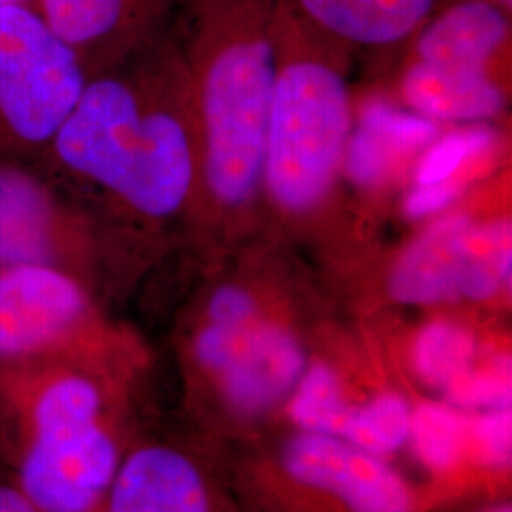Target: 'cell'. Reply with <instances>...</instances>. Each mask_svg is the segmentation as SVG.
<instances>
[{"label": "cell", "mask_w": 512, "mask_h": 512, "mask_svg": "<svg viewBox=\"0 0 512 512\" xmlns=\"http://www.w3.org/2000/svg\"><path fill=\"white\" fill-rule=\"evenodd\" d=\"M461 194L458 181H444L437 184H416L406 200H404V213L410 219H427L437 213L448 209L456 202Z\"/></svg>", "instance_id": "obj_25"}, {"label": "cell", "mask_w": 512, "mask_h": 512, "mask_svg": "<svg viewBox=\"0 0 512 512\" xmlns=\"http://www.w3.org/2000/svg\"><path fill=\"white\" fill-rule=\"evenodd\" d=\"M497 4H501L505 10H509L511 12L512 0H494Z\"/></svg>", "instance_id": "obj_28"}, {"label": "cell", "mask_w": 512, "mask_h": 512, "mask_svg": "<svg viewBox=\"0 0 512 512\" xmlns=\"http://www.w3.org/2000/svg\"><path fill=\"white\" fill-rule=\"evenodd\" d=\"M351 404L338 374L325 363L308 366L291 393L289 414L304 433L338 437Z\"/></svg>", "instance_id": "obj_20"}, {"label": "cell", "mask_w": 512, "mask_h": 512, "mask_svg": "<svg viewBox=\"0 0 512 512\" xmlns=\"http://www.w3.org/2000/svg\"><path fill=\"white\" fill-rule=\"evenodd\" d=\"M444 403L465 414H480L511 408V370L509 363L476 368L473 366L444 391Z\"/></svg>", "instance_id": "obj_22"}, {"label": "cell", "mask_w": 512, "mask_h": 512, "mask_svg": "<svg viewBox=\"0 0 512 512\" xmlns=\"http://www.w3.org/2000/svg\"><path fill=\"white\" fill-rule=\"evenodd\" d=\"M158 0H33L38 14L65 40L90 76L114 48L135 37Z\"/></svg>", "instance_id": "obj_15"}, {"label": "cell", "mask_w": 512, "mask_h": 512, "mask_svg": "<svg viewBox=\"0 0 512 512\" xmlns=\"http://www.w3.org/2000/svg\"><path fill=\"white\" fill-rule=\"evenodd\" d=\"M294 480L336 495L351 512H412L414 497L384 458L344 439L300 433L283 450Z\"/></svg>", "instance_id": "obj_9"}, {"label": "cell", "mask_w": 512, "mask_h": 512, "mask_svg": "<svg viewBox=\"0 0 512 512\" xmlns=\"http://www.w3.org/2000/svg\"><path fill=\"white\" fill-rule=\"evenodd\" d=\"M511 408L469 414V452L488 467H509L511 463Z\"/></svg>", "instance_id": "obj_23"}, {"label": "cell", "mask_w": 512, "mask_h": 512, "mask_svg": "<svg viewBox=\"0 0 512 512\" xmlns=\"http://www.w3.org/2000/svg\"><path fill=\"white\" fill-rule=\"evenodd\" d=\"M439 137V124L414 110H401L384 99H370L351 128L342 167L351 183L378 188L406 158L420 154Z\"/></svg>", "instance_id": "obj_13"}, {"label": "cell", "mask_w": 512, "mask_h": 512, "mask_svg": "<svg viewBox=\"0 0 512 512\" xmlns=\"http://www.w3.org/2000/svg\"><path fill=\"white\" fill-rule=\"evenodd\" d=\"M279 69L264 147L262 183L272 202L304 215L327 198L351 133L346 80L321 54L319 31L277 0Z\"/></svg>", "instance_id": "obj_4"}, {"label": "cell", "mask_w": 512, "mask_h": 512, "mask_svg": "<svg viewBox=\"0 0 512 512\" xmlns=\"http://www.w3.org/2000/svg\"><path fill=\"white\" fill-rule=\"evenodd\" d=\"M101 512H211L198 463L167 442L129 446Z\"/></svg>", "instance_id": "obj_11"}, {"label": "cell", "mask_w": 512, "mask_h": 512, "mask_svg": "<svg viewBox=\"0 0 512 512\" xmlns=\"http://www.w3.org/2000/svg\"><path fill=\"white\" fill-rule=\"evenodd\" d=\"M475 359V336L458 323L431 321L414 338V372L423 384L440 391L467 374L475 366Z\"/></svg>", "instance_id": "obj_17"}, {"label": "cell", "mask_w": 512, "mask_h": 512, "mask_svg": "<svg viewBox=\"0 0 512 512\" xmlns=\"http://www.w3.org/2000/svg\"><path fill=\"white\" fill-rule=\"evenodd\" d=\"M90 74L31 2L0 8V160H37Z\"/></svg>", "instance_id": "obj_6"}, {"label": "cell", "mask_w": 512, "mask_h": 512, "mask_svg": "<svg viewBox=\"0 0 512 512\" xmlns=\"http://www.w3.org/2000/svg\"><path fill=\"white\" fill-rule=\"evenodd\" d=\"M306 368V351L293 332L258 317L239 332L215 378L226 403L258 416L287 399Z\"/></svg>", "instance_id": "obj_10"}, {"label": "cell", "mask_w": 512, "mask_h": 512, "mask_svg": "<svg viewBox=\"0 0 512 512\" xmlns=\"http://www.w3.org/2000/svg\"><path fill=\"white\" fill-rule=\"evenodd\" d=\"M412 406L397 393H380L349 408L338 439L384 458L408 442Z\"/></svg>", "instance_id": "obj_19"}, {"label": "cell", "mask_w": 512, "mask_h": 512, "mask_svg": "<svg viewBox=\"0 0 512 512\" xmlns=\"http://www.w3.org/2000/svg\"><path fill=\"white\" fill-rule=\"evenodd\" d=\"M18 2H31V0H0V8L8 6V4H18Z\"/></svg>", "instance_id": "obj_29"}, {"label": "cell", "mask_w": 512, "mask_h": 512, "mask_svg": "<svg viewBox=\"0 0 512 512\" xmlns=\"http://www.w3.org/2000/svg\"><path fill=\"white\" fill-rule=\"evenodd\" d=\"M105 222L31 160H0V264L74 275L92 287Z\"/></svg>", "instance_id": "obj_7"}, {"label": "cell", "mask_w": 512, "mask_h": 512, "mask_svg": "<svg viewBox=\"0 0 512 512\" xmlns=\"http://www.w3.org/2000/svg\"><path fill=\"white\" fill-rule=\"evenodd\" d=\"M511 224L480 228L467 215L435 220L399 256L389 293L406 306L484 302L511 287Z\"/></svg>", "instance_id": "obj_8"}, {"label": "cell", "mask_w": 512, "mask_h": 512, "mask_svg": "<svg viewBox=\"0 0 512 512\" xmlns=\"http://www.w3.org/2000/svg\"><path fill=\"white\" fill-rule=\"evenodd\" d=\"M99 512H101V511H99Z\"/></svg>", "instance_id": "obj_30"}, {"label": "cell", "mask_w": 512, "mask_h": 512, "mask_svg": "<svg viewBox=\"0 0 512 512\" xmlns=\"http://www.w3.org/2000/svg\"><path fill=\"white\" fill-rule=\"evenodd\" d=\"M486 512H512L511 505H499V507H494V509H490V511Z\"/></svg>", "instance_id": "obj_27"}, {"label": "cell", "mask_w": 512, "mask_h": 512, "mask_svg": "<svg viewBox=\"0 0 512 512\" xmlns=\"http://www.w3.org/2000/svg\"><path fill=\"white\" fill-rule=\"evenodd\" d=\"M408 442L427 469L452 471L469 452V414L448 403L412 408Z\"/></svg>", "instance_id": "obj_18"}, {"label": "cell", "mask_w": 512, "mask_h": 512, "mask_svg": "<svg viewBox=\"0 0 512 512\" xmlns=\"http://www.w3.org/2000/svg\"><path fill=\"white\" fill-rule=\"evenodd\" d=\"M494 137L488 129H461L437 137L421 152L416 167V184L454 181L459 169L492 147Z\"/></svg>", "instance_id": "obj_21"}, {"label": "cell", "mask_w": 512, "mask_h": 512, "mask_svg": "<svg viewBox=\"0 0 512 512\" xmlns=\"http://www.w3.org/2000/svg\"><path fill=\"white\" fill-rule=\"evenodd\" d=\"M0 512H40L19 488L14 476L0 465Z\"/></svg>", "instance_id": "obj_26"}, {"label": "cell", "mask_w": 512, "mask_h": 512, "mask_svg": "<svg viewBox=\"0 0 512 512\" xmlns=\"http://www.w3.org/2000/svg\"><path fill=\"white\" fill-rule=\"evenodd\" d=\"M88 207L147 226L177 217L198 177V150L175 92L158 78L93 74L48 148L33 160Z\"/></svg>", "instance_id": "obj_1"}, {"label": "cell", "mask_w": 512, "mask_h": 512, "mask_svg": "<svg viewBox=\"0 0 512 512\" xmlns=\"http://www.w3.org/2000/svg\"><path fill=\"white\" fill-rule=\"evenodd\" d=\"M414 59L490 69L511 40V12L494 0H450L412 35Z\"/></svg>", "instance_id": "obj_12"}, {"label": "cell", "mask_w": 512, "mask_h": 512, "mask_svg": "<svg viewBox=\"0 0 512 512\" xmlns=\"http://www.w3.org/2000/svg\"><path fill=\"white\" fill-rule=\"evenodd\" d=\"M203 181L215 202L239 209L262 184L279 50L277 0H194Z\"/></svg>", "instance_id": "obj_3"}, {"label": "cell", "mask_w": 512, "mask_h": 512, "mask_svg": "<svg viewBox=\"0 0 512 512\" xmlns=\"http://www.w3.org/2000/svg\"><path fill=\"white\" fill-rule=\"evenodd\" d=\"M403 95L410 109L433 122H482L505 109L490 69L416 61L406 69Z\"/></svg>", "instance_id": "obj_16"}, {"label": "cell", "mask_w": 512, "mask_h": 512, "mask_svg": "<svg viewBox=\"0 0 512 512\" xmlns=\"http://www.w3.org/2000/svg\"><path fill=\"white\" fill-rule=\"evenodd\" d=\"M120 384L63 363L0 365V465L38 511H101L129 450Z\"/></svg>", "instance_id": "obj_2"}, {"label": "cell", "mask_w": 512, "mask_h": 512, "mask_svg": "<svg viewBox=\"0 0 512 512\" xmlns=\"http://www.w3.org/2000/svg\"><path fill=\"white\" fill-rule=\"evenodd\" d=\"M19 363L80 366L122 382L133 348L78 277L0 264V365Z\"/></svg>", "instance_id": "obj_5"}, {"label": "cell", "mask_w": 512, "mask_h": 512, "mask_svg": "<svg viewBox=\"0 0 512 512\" xmlns=\"http://www.w3.org/2000/svg\"><path fill=\"white\" fill-rule=\"evenodd\" d=\"M260 317L258 302L247 289L238 285H226L211 294L205 306V319L209 323L220 325H243Z\"/></svg>", "instance_id": "obj_24"}, {"label": "cell", "mask_w": 512, "mask_h": 512, "mask_svg": "<svg viewBox=\"0 0 512 512\" xmlns=\"http://www.w3.org/2000/svg\"><path fill=\"white\" fill-rule=\"evenodd\" d=\"M321 35L344 44L395 46L412 37L444 0H285Z\"/></svg>", "instance_id": "obj_14"}]
</instances>
